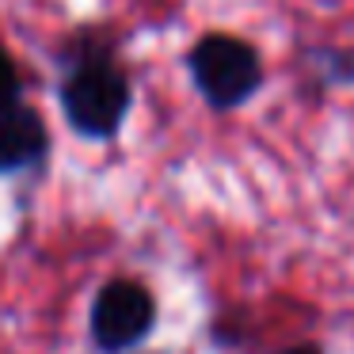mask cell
I'll return each instance as SVG.
<instances>
[{
  "label": "cell",
  "mask_w": 354,
  "mask_h": 354,
  "mask_svg": "<svg viewBox=\"0 0 354 354\" xmlns=\"http://www.w3.org/2000/svg\"><path fill=\"white\" fill-rule=\"evenodd\" d=\"M65 118L88 138H107L118 130L130 107V84L111 62H84L62 88Z\"/></svg>",
  "instance_id": "obj_1"
},
{
  "label": "cell",
  "mask_w": 354,
  "mask_h": 354,
  "mask_svg": "<svg viewBox=\"0 0 354 354\" xmlns=\"http://www.w3.org/2000/svg\"><path fill=\"white\" fill-rule=\"evenodd\" d=\"M191 77L217 107H236L259 88V57L232 35H206L191 54Z\"/></svg>",
  "instance_id": "obj_2"
},
{
  "label": "cell",
  "mask_w": 354,
  "mask_h": 354,
  "mask_svg": "<svg viewBox=\"0 0 354 354\" xmlns=\"http://www.w3.org/2000/svg\"><path fill=\"white\" fill-rule=\"evenodd\" d=\"M153 297L138 282H107L92 305V339L103 351H130L153 328Z\"/></svg>",
  "instance_id": "obj_3"
},
{
  "label": "cell",
  "mask_w": 354,
  "mask_h": 354,
  "mask_svg": "<svg viewBox=\"0 0 354 354\" xmlns=\"http://www.w3.org/2000/svg\"><path fill=\"white\" fill-rule=\"evenodd\" d=\"M46 153V126L31 107H0V171H19Z\"/></svg>",
  "instance_id": "obj_4"
},
{
  "label": "cell",
  "mask_w": 354,
  "mask_h": 354,
  "mask_svg": "<svg viewBox=\"0 0 354 354\" xmlns=\"http://www.w3.org/2000/svg\"><path fill=\"white\" fill-rule=\"evenodd\" d=\"M19 95V77H16V65H12V57L0 50V107H8V103H16Z\"/></svg>",
  "instance_id": "obj_5"
},
{
  "label": "cell",
  "mask_w": 354,
  "mask_h": 354,
  "mask_svg": "<svg viewBox=\"0 0 354 354\" xmlns=\"http://www.w3.org/2000/svg\"><path fill=\"white\" fill-rule=\"evenodd\" d=\"M282 354H320L316 346H290V351H282Z\"/></svg>",
  "instance_id": "obj_6"
}]
</instances>
